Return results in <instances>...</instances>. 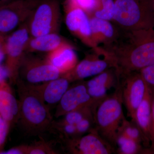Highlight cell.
Instances as JSON below:
<instances>
[{
	"label": "cell",
	"mask_w": 154,
	"mask_h": 154,
	"mask_svg": "<svg viewBox=\"0 0 154 154\" xmlns=\"http://www.w3.org/2000/svg\"><path fill=\"white\" fill-rule=\"evenodd\" d=\"M118 133L123 135L147 147L145 140L140 129L133 121H128L125 118L118 129ZM117 133V134H118Z\"/></svg>",
	"instance_id": "7402d4cb"
},
{
	"label": "cell",
	"mask_w": 154,
	"mask_h": 154,
	"mask_svg": "<svg viewBox=\"0 0 154 154\" xmlns=\"http://www.w3.org/2000/svg\"><path fill=\"white\" fill-rule=\"evenodd\" d=\"M115 1L113 0H101V7L94 12L92 16L112 22L115 14Z\"/></svg>",
	"instance_id": "cb8c5ba5"
},
{
	"label": "cell",
	"mask_w": 154,
	"mask_h": 154,
	"mask_svg": "<svg viewBox=\"0 0 154 154\" xmlns=\"http://www.w3.org/2000/svg\"><path fill=\"white\" fill-rule=\"evenodd\" d=\"M8 36L5 33L0 32V65L2 64L6 59V42Z\"/></svg>",
	"instance_id": "f546056e"
},
{
	"label": "cell",
	"mask_w": 154,
	"mask_h": 154,
	"mask_svg": "<svg viewBox=\"0 0 154 154\" xmlns=\"http://www.w3.org/2000/svg\"><path fill=\"white\" fill-rule=\"evenodd\" d=\"M113 22L120 30H137L154 28L152 2L144 0H115Z\"/></svg>",
	"instance_id": "3957f363"
},
{
	"label": "cell",
	"mask_w": 154,
	"mask_h": 154,
	"mask_svg": "<svg viewBox=\"0 0 154 154\" xmlns=\"http://www.w3.org/2000/svg\"><path fill=\"white\" fill-rule=\"evenodd\" d=\"M139 72L148 86L154 90V64L146 67Z\"/></svg>",
	"instance_id": "83f0119b"
},
{
	"label": "cell",
	"mask_w": 154,
	"mask_h": 154,
	"mask_svg": "<svg viewBox=\"0 0 154 154\" xmlns=\"http://www.w3.org/2000/svg\"><path fill=\"white\" fill-rule=\"evenodd\" d=\"M19 101L13 95L8 83L0 85V116L10 124L19 118Z\"/></svg>",
	"instance_id": "ac0fdd59"
},
{
	"label": "cell",
	"mask_w": 154,
	"mask_h": 154,
	"mask_svg": "<svg viewBox=\"0 0 154 154\" xmlns=\"http://www.w3.org/2000/svg\"><path fill=\"white\" fill-rule=\"evenodd\" d=\"M69 42L57 33H50L36 37H30L27 44L26 53H48Z\"/></svg>",
	"instance_id": "d6986e66"
},
{
	"label": "cell",
	"mask_w": 154,
	"mask_h": 154,
	"mask_svg": "<svg viewBox=\"0 0 154 154\" xmlns=\"http://www.w3.org/2000/svg\"><path fill=\"white\" fill-rule=\"evenodd\" d=\"M27 152V149H23L22 147H16L8 150L0 151V154H22Z\"/></svg>",
	"instance_id": "836d02e7"
},
{
	"label": "cell",
	"mask_w": 154,
	"mask_h": 154,
	"mask_svg": "<svg viewBox=\"0 0 154 154\" xmlns=\"http://www.w3.org/2000/svg\"><path fill=\"white\" fill-rule=\"evenodd\" d=\"M11 125L0 116V147L5 142Z\"/></svg>",
	"instance_id": "f1b7e54d"
},
{
	"label": "cell",
	"mask_w": 154,
	"mask_h": 154,
	"mask_svg": "<svg viewBox=\"0 0 154 154\" xmlns=\"http://www.w3.org/2000/svg\"><path fill=\"white\" fill-rule=\"evenodd\" d=\"M66 24L72 34L83 43L94 48L90 17L82 9L66 1L65 6Z\"/></svg>",
	"instance_id": "30bf717a"
},
{
	"label": "cell",
	"mask_w": 154,
	"mask_h": 154,
	"mask_svg": "<svg viewBox=\"0 0 154 154\" xmlns=\"http://www.w3.org/2000/svg\"><path fill=\"white\" fill-rule=\"evenodd\" d=\"M152 6H153V14L154 16V0H152Z\"/></svg>",
	"instance_id": "8d00e7d4"
},
{
	"label": "cell",
	"mask_w": 154,
	"mask_h": 154,
	"mask_svg": "<svg viewBox=\"0 0 154 154\" xmlns=\"http://www.w3.org/2000/svg\"><path fill=\"white\" fill-rule=\"evenodd\" d=\"M61 21L59 0H41L27 20L30 37L59 33Z\"/></svg>",
	"instance_id": "5b68a950"
},
{
	"label": "cell",
	"mask_w": 154,
	"mask_h": 154,
	"mask_svg": "<svg viewBox=\"0 0 154 154\" xmlns=\"http://www.w3.org/2000/svg\"><path fill=\"white\" fill-rule=\"evenodd\" d=\"M96 107L88 106L70 111L66 114L63 122L76 125L86 117L94 115Z\"/></svg>",
	"instance_id": "603a6c76"
},
{
	"label": "cell",
	"mask_w": 154,
	"mask_h": 154,
	"mask_svg": "<svg viewBox=\"0 0 154 154\" xmlns=\"http://www.w3.org/2000/svg\"><path fill=\"white\" fill-rule=\"evenodd\" d=\"M118 76L123 103L128 116L133 120L136 111L145 95L148 85L140 72H131Z\"/></svg>",
	"instance_id": "ba28073f"
},
{
	"label": "cell",
	"mask_w": 154,
	"mask_h": 154,
	"mask_svg": "<svg viewBox=\"0 0 154 154\" xmlns=\"http://www.w3.org/2000/svg\"><path fill=\"white\" fill-rule=\"evenodd\" d=\"M46 60L63 75L70 71L78 63L76 54L69 43L48 53Z\"/></svg>",
	"instance_id": "2e32d148"
},
{
	"label": "cell",
	"mask_w": 154,
	"mask_h": 154,
	"mask_svg": "<svg viewBox=\"0 0 154 154\" xmlns=\"http://www.w3.org/2000/svg\"><path fill=\"white\" fill-rule=\"evenodd\" d=\"M78 136L90 132L95 128L94 114L83 119L76 125Z\"/></svg>",
	"instance_id": "484cf974"
},
{
	"label": "cell",
	"mask_w": 154,
	"mask_h": 154,
	"mask_svg": "<svg viewBox=\"0 0 154 154\" xmlns=\"http://www.w3.org/2000/svg\"><path fill=\"white\" fill-rule=\"evenodd\" d=\"M41 0H14L0 6V32L5 33L26 22Z\"/></svg>",
	"instance_id": "52a82bcc"
},
{
	"label": "cell",
	"mask_w": 154,
	"mask_h": 154,
	"mask_svg": "<svg viewBox=\"0 0 154 154\" xmlns=\"http://www.w3.org/2000/svg\"><path fill=\"white\" fill-rule=\"evenodd\" d=\"M9 79V73L5 65H0V85L7 83Z\"/></svg>",
	"instance_id": "d6a6232c"
},
{
	"label": "cell",
	"mask_w": 154,
	"mask_h": 154,
	"mask_svg": "<svg viewBox=\"0 0 154 154\" xmlns=\"http://www.w3.org/2000/svg\"><path fill=\"white\" fill-rule=\"evenodd\" d=\"M46 149L41 147H36L30 149H27V153L30 154H43L47 153Z\"/></svg>",
	"instance_id": "e575fe53"
},
{
	"label": "cell",
	"mask_w": 154,
	"mask_h": 154,
	"mask_svg": "<svg viewBox=\"0 0 154 154\" xmlns=\"http://www.w3.org/2000/svg\"><path fill=\"white\" fill-rule=\"evenodd\" d=\"M152 92V113L151 126V144L150 150L152 154H154V90Z\"/></svg>",
	"instance_id": "1f68e13d"
},
{
	"label": "cell",
	"mask_w": 154,
	"mask_h": 154,
	"mask_svg": "<svg viewBox=\"0 0 154 154\" xmlns=\"http://www.w3.org/2000/svg\"><path fill=\"white\" fill-rule=\"evenodd\" d=\"M123 104L121 86L118 81L114 93L107 95L99 102L94 112L95 129L114 149L119 128L125 118L122 110Z\"/></svg>",
	"instance_id": "7a4b0ae2"
},
{
	"label": "cell",
	"mask_w": 154,
	"mask_h": 154,
	"mask_svg": "<svg viewBox=\"0 0 154 154\" xmlns=\"http://www.w3.org/2000/svg\"><path fill=\"white\" fill-rule=\"evenodd\" d=\"M87 89L91 98L98 102H101L107 96V91L108 89L105 87L96 86L87 88Z\"/></svg>",
	"instance_id": "4316f807"
},
{
	"label": "cell",
	"mask_w": 154,
	"mask_h": 154,
	"mask_svg": "<svg viewBox=\"0 0 154 154\" xmlns=\"http://www.w3.org/2000/svg\"><path fill=\"white\" fill-rule=\"evenodd\" d=\"M25 80L30 84L45 83L63 75L46 59L25 54L19 69Z\"/></svg>",
	"instance_id": "9c48e42d"
},
{
	"label": "cell",
	"mask_w": 154,
	"mask_h": 154,
	"mask_svg": "<svg viewBox=\"0 0 154 154\" xmlns=\"http://www.w3.org/2000/svg\"><path fill=\"white\" fill-rule=\"evenodd\" d=\"M70 82L69 80L63 75L58 79L43 83L41 85L33 88L40 96L45 105H53L58 104L69 88Z\"/></svg>",
	"instance_id": "5bb4252c"
},
{
	"label": "cell",
	"mask_w": 154,
	"mask_h": 154,
	"mask_svg": "<svg viewBox=\"0 0 154 154\" xmlns=\"http://www.w3.org/2000/svg\"><path fill=\"white\" fill-rule=\"evenodd\" d=\"M70 151L74 154H110L114 149L100 135L95 128L82 137L70 139L69 140Z\"/></svg>",
	"instance_id": "7c38bea8"
},
{
	"label": "cell",
	"mask_w": 154,
	"mask_h": 154,
	"mask_svg": "<svg viewBox=\"0 0 154 154\" xmlns=\"http://www.w3.org/2000/svg\"><path fill=\"white\" fill-rule=\"evenodd\" d=\"M93 49L94 52L93 54L86 56L70 71L63 75L70 82L96 76L112 67L109 61L104 57L101 58L102 55L96 49Z\"/></svg>",
	"instance_id": "4fadbf2b"
},
{
	"label": "cell",
	"mask_w": 154,
	"mask_h": 154,
	"mask_svg": "<svg viewBox=\"0 0 154 154\" xmlns=\"http://www.w3.org/2000/svg\"><path fill=\"white\" fill-rule=\"evenodd\" d=\"M114 150L119 154H152L149 148H143L141 144L119 133L117 134Z\"/></svg>",
	"instance_id": "ffe728a7"
},
{
	"label": "cell",
	"mask_w": 154,
	"mask_h": 154,
	"mask_svg": "<svg viewBox=\"0 0 154 154\" xmlns=\"http://www.w3.org/2000/svg\"><path fill=\"white\" fill-rule=\"evenodd\" d=\"M100 102L91 98L85 83H79L69 88L64 94L58 105L56 115H65L70 111L88 106L96 107Z\"/></svg>",
	"instance_id": "8fae6325"
},
{
	"label": "cell",
	"mask_w": 154,
	"mask_h": 154,
	"mask_svg": "<svg viewBox=\"0 0 154 154\" xmlns=\"http://www.w3.org/2000/svg\"><path fill=\"white\" fill-rule=\"evenodd\" d=\"M85 83L87 88L99 86L105 87L108 90L112 88H115L118 85V75L114 68H110L96 75Z\"/></svg>",
	"instance_id": "44dd1931"
},
{
	"label": "cell",
	"mask_w": 154,
	"mask_h": 154,
	"mask_svg": "<svg viewBox=\"0 0 154 154\" xmlns=\"http://www.w3.org/2000/svg\"><path fill=\"white\" fill-rule=\"evenodd\" d=\"M30 38L27 21L7 37L5 65L9 72V79L12 82H16L19 77V69L26 54V46Z\"/></svg>",
	"instance_id": "8992f818"
},
{
	"label": "cell",
	"mask_w": 154,
	"mask_h": 154,
	"mask_svg": "<svg viewBox=\"0 0 154 154\" xmlns=\"http://www.w3.org/2000/svg\"><path fill=\"white\" fill-rule=\"evenodd\" d=\"M152 102V92L148 86L143 99L136 111L134 119L131 120L135 122L140 129L147 147L151 143Z\"/></svg>",
	"instance_id": "e0dca14e"
},
{
	"label": "cell",
	"mask_w": 154,
	"mask_h": 154,
	"mask_svg": "<svg viewBox=\"0 0 154 154\" xmlns=\"http://www.w3.org/2000/svg\"><path fill=\"white\" fill-rule=\"evenodd\" d=\"M19 88V118L22 123L30 131L44 129L51 121L47 105L33 87L20 86Z\"/></svg>",
	"instance_id": "277c9868"
},
{
	"label": "cell",
	"mask_w": 154,
	"mask_h": 154,
	"mask_svg": "<svg viewBox=\"0 0 154 154\" xmlns=\"http://www.w3.org/2000/svg\"><path fill=\"white\" fill-rule=\"evenodd\" d=\"M89 17L94 46L92 49L109 44L118 36L119 29L111 21Z\"/></svg>",
	"instance_id": "9a60e30c"
},
{
	"label": "cell",
	"mask_w": 154,
	"mask_h": 154,
	"mask_svg": "<svg viewBox=\"0 0 154 154\" xmlns=\"http://www.w3.org/2000/svg\"><path fill=\"white\" fill-rule=\"evenodd\" d=\"M97 50L110 62L118 76L139 72L154 64V28L119 29L118 36L113 41L98 47Z\"/></svg>",
	"instance_id": "6da1fadb"
},
{
	"label": "cell",
	"mask_w": 154,
	"mask_h": 154,
	"mask_svg": "<svg viewBox=\"0 0 154 154\" xmlns=\"http://www.w3.org/2000/svg\"><path fill=\"white\" fill-rule=\"evenodd\" d=\"M10 2H11V0H0V6Z\"/></svg>",
	"instance_id": "d590c367"
},
{
	"label": "cell",
	"mask_w": 154,
	"mask_h": 154,
	"mask_svg": "<svg viewBox=\"0 0 154 154\" xmlns=\"http://www.w3.org/2000/svg\"><path fill=\"white\" fill-rule=\"evenodd\" d=\"M74 5L79 7L88 14L93 16L94 12L100 8L101 0H66Z\"/></svg>",
	"instance_id": "d4e9b609"
},
{
	"label": "cell",
	"mask_w": 154,
	"mask_h": 154,
	"mask_svg": "<svg viewBox=\"0 0 154 154\" xmlns=\"http://www.w3.org/2000/svg\"><path fill=\"white\" fill-rule=\"evenodd\" d=\"M63 130L64 133L68 136L71 137V138L79 137L77 135L76 127L75 125L63 122Z\"/></svg>",
	"instance_id": "4dcf8cb0"
}]
</instances>
